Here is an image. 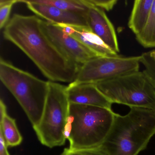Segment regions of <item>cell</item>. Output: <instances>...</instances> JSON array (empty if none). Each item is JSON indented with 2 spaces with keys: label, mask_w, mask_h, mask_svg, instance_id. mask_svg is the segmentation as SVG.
<instances>
[{
  "label": "cell",
  "mask_w": 155,
  "mask_h": 155,
  "mask_svg": "<svg viewBox=\"0 0 155 155\" xmlns=\"http://www.w3.org/2000/svg\"><path fill=\"white\" fill-rule=\"evenodd\" d=\"M48 91L42 117L33 128L41 143L49 148L63 146L64 130L69 111L67 87L48 81Z\"/></svg>",
  "instance_id": "6"
},
{
  "label": "cell",
  "mask_w": 155,
  "mask_h": 155,
  "mask_svg": "<svg viewBox=\"0 0 155 155\" xmlns=\"http://www.w3.org/2000/svg\"><path fill=\"white\" fill-rule=\"evenodd\" d=\"M148 77L155 87V64L149 71Z\"/></svg>",
  "instance_id": "21"
},
{
  "label": "cell",
  "mask_w": 155,
  "mask_h": 155,
  "mask_svg": "<svg viewBox=\"0 0 155 155\" xmlns=\"http://www.w3.org/2000/svg\"><path fill=\"white\" fill-rule=\"evenodd\" d=\"M87 21L89 28L93 33L116 53L119 52L114 26L103 10L90 5L87 13Z\"/></svg>",
  "instance_id": "11"
},
{
  "label": "cell",
  "mask_w": 155,
  "mask_h": 155,
  "mask_svg": "<svg viewBox=\"0 0 155 155\" xmlns=\"http://www.w3.org/2000/svg\"><path fill=\"white\" fill-rule=\"evenodd\" d=\"M61 155H108L101 147L89 149L73 150L69 148L64 150Z\"/></svg>",
  "instance_id": "18"
},
{
  "label": "cell",
  "mask_w": 155,
  "mask_h": 155,
  "mask_svg": "<svg viewBox=\"0 0 155 155\" xmlns=\"http://www.w3.org/2000/svg\"><path fill=\"white\" fill-rule=\"evenodd\" d=\"M136 36L138 42L144 48H155V0L146 26Z\"/></svg>",
  "instance_id": "15"
},
{
  "label": "cell",
  "mask_w": 155,
  "mask_h": 155,
  "mask_svg": "<svg viewBox=\"0 0 155 155\" xmlns=\"http://www.w3.org/2000/svg\"><path fill=\"white\" fill-rule=\"evenodd\" d=\"M1 124L0 133L2 134L8 147L19 146L22 137L18 129L16 120L8 115L6 105L2 100L0 101Z\"/></svg>",
  "instance_id": "13"
},
{
  "label": "cell",
  "mask_w": 155,
  "mask_h": 155,
  "mask_svg": "<svg viewBox=\"0 0 155 155\" xmlns=\"http://www.w3.org/2000/svg\"><path fill=\"white\" fill-rule=\"evenodd\" d=\"M86 2L91 6L99 8L101 9L109 11L116 5L117 0H85Z\"/></svg>",
  "instance_id": "19"
},
{
  "label": "cell",
  "mask_w": 155,
  "mask_h": 155,
  "mask_svg": "<svg viewBox=\"0 0 155 155\" xmlns=\"http://www.w3.org/2000/svg\"><path fill=\"white\" fill-rule=\"evenodd\" d=\"M37 16L15 13L3 29V37L21 50L43 75L53 82L70 83L81 66L71 61L47 35Z\"/></svg>",
  "instance_id": "1"
},
{
  "label": "cell",
  "mask_w": 155,
  "mask_h": 155,
  "mask_svg": "<svg viewBox=\"0 0 155 155\" xmlns=\"http://www.w3.org/2000/svg\"><path fill=\"white\" fill-rule=\"evenodd\" d=\"M19 2L25 3L36 16L50 23L89 28L87 13L64 10L53 6L37 3L33 0H19Z\"/></svg>",
  "instance_id": "9"
},
{
  "label": "cell",
  "mask_w": 155,
  "mask_h": 155,
  "mask_svg": "<svg viewBox=\"0 0 155 155\" xmlns=\"http://www.w3.org/2000/svg\"><path fill=\"white\" fill-rule=\"evenodd\" d=\"M34 2L53 6L69 11L87 13L90 5L85 0H33Z\"/></svg>",
  "instance_id": "16"
},
{
  "label": "cell",
  "mask_w": 155,
  "mask_h": 155,
  "mask_svg": "<svg viewBox=\"0 0 155 155\" xmlns=\"http://www.w3.org/2000/svg\"><path fill=\"white\" fill-rule=\"evenodd\" d=\"M0 79L19 103L33 127L41 119L48 91L45 81L1 58Z\"/></svg>",
  "instance_id": "3"
},
{
  "label": "cell",
  "mask_w": 155,
  "mask_h": 155,
  "mask_svg": "<svg viewBox=\"0 0 155 155\" xmlns=\"http://www.w3.org/2000/svg\"><path fill=\"white\" fill-rule=\"evenodd\" d=\"M111 103L155 110V87L144 71H135L96 83Z\"/></svg>",
  "instance_id": "5"
},
{
  "label": "cell",
  "mask_w": 155,
  "mask_h": 155,
  "mask_svg": "<svg viewBox=\"0 0 155 155\" xmlns=\"http://www.w3.org/2000/svg\"><path fill=\"white\" fill-rule=\"evenodd\" d=\"M19 0H0V28H4L9 20L12 7Z\"/></svg>",
  "instance_id": "17"
},
{
  "label": "cell",
  "mask_w": 155,
  "mask_h": 155,
  "mask_svg": "<svg viewBox=\"0 0 155 155\" xmlns=\"http://www.w3.org/2000/svg\"><path fill=\"white\" fill-rule=\"evenodd\" d=\"M150 55L155 59V50L152 51H150Z\"/></svg>",
  "instance_id": "22"
},
{
  "label": "cell",
  "mask_w": 155,
  "mask_h": 155,
  "mask_svg": "<svg viewBox=\"0 0 155 155\" xmlns=\"http://www.w3.org/2000/svg\"><path fill=\"white\" fill-rule=\"evenodd\" d=\"M42 29L54 43L71 60L81 67L87 61L101 57L80 41L62 31L59 25L41 19Z\"/></svg>",
  "instance_id": "8"
},
{
  "label": "cell",
  "mask_w": 155,
  "mask_h": 155,
  "mask_svg": "<svg viewBox=\"0 0 155 155\" xmlns=\"http://www.w3.org/2000/svg\"><path fill=\"white\" fill-rule=\"evenodd\" d=\"M8 147L2 134L0 133V155H10L8 151Z\"/></svg>",
  "instance_id": "20"
},
{
  "label": "cell",
  "mask_w": 155,
  "mask_h": 155,
  "mask_svg": "<svg viewBox=\"0 0 155 155\" xmlns=\"http://www.w3.org/2000/svg\"><path fill=\"white\" fill-rule=\"evenodd\" d=\"M67 92L70 104L96 106L111 109L112 103L100 91L96 84L73 81L67 86Z\"/></svg>",
  "instance_id": "10"
},
{
  "label": "cell",
  "mask_w": 155,
  "mask_h": 155,
  "mask_svg": "<svg viewBox=\"0 0 155 155\" xmlns=\"http://www.w3.org/2000/svg\"><path fill=\"white\" fill-rule=\"evenodd\" d=\"M140 56L99 57L81 66L75 82L96 83L139 71Z\"/></svg>",
  "instance_id": "7"
},
{
  "label": "cell",
  "mask_w": 155,
  "mask_h": 155,
  "mask_svg": "<svg viewBox=\"0 0 155 155\" xmlns=\"http://www.w3.org/2000/svg\"><path fill=\"white\" fill-rule=\"evenodd\" d=\"M115 113L101 107L70 103L72 120L69 148L73 150L99 147L107 138Z\"/></svg>",
  "instance_id": "4"
},
{
  "label": "cell",
  "mask_w": 155,
  "mask_h": 155,
  "mask_svg": "<svg viewBox=\"0 0 155 155\" xmlns=\"http://www.w3.org/2000/svg\"><path fill=\"white\" fill-rule=\"evenodd\" d=\"M155 134V110L130 108L115 113L111 129L101 147L108 155H138Z\"/></svg>",
  "instance_id": "2"
},
{
  "label": "cell",
  "mask_w": 155,
  "mask_h": 155,
  "mask_svg": "<svg viewBox=\"0 0 155 155\" xmlns=\"http://www.w3.org/2000/svg\"><path fill=\"white\" fill-rule=\"evenodd\" d=\"M154 0H136L129 20L128 26L135 34L141 32L147 24Z\"/></svg>",
  "instance_id": "14"
},
{
  "label": "cell",
  "mask_w": 155,
  "mask_h": 155,
  "mask_svg": "<svg viewBox=\"0 0 155 155\" xmlns=\"http://www.w3.org/2000/svg\"><path fill=\"white\" fill-rule=\"evenodd\" d=\"M58 25L61 28L64 33L75 38L101 57H115L119 55L93 33L89 28L61 24Z\"/></svg>",
  "instance_id": "12"
}]
</instances>
